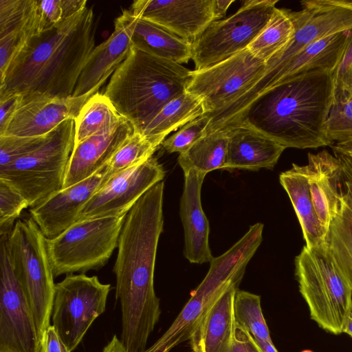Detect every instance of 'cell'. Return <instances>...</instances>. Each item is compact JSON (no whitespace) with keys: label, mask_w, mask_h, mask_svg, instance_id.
<instances>
[{"label":"cell","mask_w":352,"mask_h":352,"mask_svg":"<svg viewBox=\"0 0 352 352\" xmlns=\"http://www.w3.org/2000/svg\"><path fill=\"white\" fill-rule=\"evenodd\" d=\"M162 181L126 214L113 267L116 299L122 311L121 342L126 352H143L160 316L154 289L157 245L163 231Z\"/></svg>","instance_id":"1"},{"label":"cell","mask_w":352,"mask_h":352,"mask_svg":"<svg viewBox=\"0 0 352 352\" xmlns=\"http://www.w3.org/2000/svg\"><path fill=\"white\" fill-rule=\"evenodd\" d=\"M333 72L318 69L276 83L219 129L246 126L285 148L331 146L324 125L333 102Z\"/></svg>","instance_id":"2"},{"label":"cell","mask_w":352,"mask_h":352,"mask_svg":"<svg viewBox=\"0 0 352 352\" xmlns=\"http://www.w3.org/2000/svg\"><path fill=\"white\" fill-rule=\"evenodd\" d=\"M95 47L91 8L34 36L0 79V95H73Z\"/></svg>","instance_id":"3"},{"label":"cell","mask_w":352,"mask_h":352,"mask_svg":"<svg viewBox=\"0 0 352 352\" xmlns=\"http://www.w3.org/2000/svg\"><path fill=\"white\" fill-rule=\"evenodd\" d=\"M192 70L131 47L103 94L118 113L142 133L170 101L186 91Z\"/></svg>","instance_id":"4"},{"label":"cell","mask_w":352,"mask_h":352,"mask_svg":"<svg viewBox=\"0 0 352 352\" xmlns=\"http://www.w3.org/2000/svg\"><path fill=\"white\" fill-rule=\"evenodd\" d=\"M295 268L311 318L329 333H343L352 309V291L327 244L305 245L295 258Z\"/></svg>","instance_id":"5"},{"label":"cell","mask_w":352,"mask_h":352,"mask_svg":"<svg viewBox=\"0 0 352 352\" xmlns=\"http://www.w3.org/2000/svg\"><path fill=\"white\" fill-rule=\"evenodd\" d=\"M74 120L50 132L36 150L0 170V179L16 190L34 207L63 188L74 147Z\"/></svg>","instance_id":"6"},{"label":"cell","mask_w":352,"mask_h":352,"mask_svg":"<svg viewBox=\"0 0 352 352\" xmlns=\"http://www.w3.org/2000/svg\"><path fill=\"white\" fill-rule=\"evenodd\" d=\"M126 215L78 220L56 236L45 238L54 276L102 267L118 248Z\"/></svg>","instance_id":"7"},{"label":"cell","mask_w":352,"mask_h":352,"mask_svg":"<svg viewBox=\"0 0 352 352\" xmlns=\"http://www.w3.org/2000/svg\"><path fill=\"white\" fill-rule=\"evenodd\" d=\"M14 267L34 318L39 342L51 325L55 283L45 237L30 218L19 219L8 236Z\"/></svg>","instance_id":"8"},{"label":"cell","mask_w":352,"mask_h":352,"mask_svg":"<svg viewBox=\"0 0 352 352\" xmlns=\"http://www.w3.org/2000/svg\"><path fill=\"white\" fill-rule=\"evenodd\" d=\"M278 1H245L235 14L210 23L192 45L195 69L208 67L247 49L270 21Z\"/></svg>","instance_id":"9"},{"label":"cell","mask_w":352,"mask_h":352,"mask_svg":"<svg viewBox=\"0 0 352 352\" xmlns=\"http://www.w3.org/2000/svg\"><path fill=\"white\" fill-rule=\"evenodd\" d=\"M110 290L111 285L84 273L68 274L55 285L52 325L70 352L105 311Z\"/></svg>","instance_id":"10"},{"label":"cell","mask_w":352,"mask_h":352,"mask_svg":"<svg viewBox=\"0 0 352 352\" xmlns=\"http://www.w3.org/2000/svg\"><path fill=\"white\" fill-rule=\"evenodd\" d=\"M265 71L266 62L245 49L208 67L192 70L186 91L200 98L206 114L213 115L246 93Z\"/></svg>","instance_id":"11"},{"label":"cell","mask_w":352,"mask_h":352,"mask_svg":"<svg viewBox=\"0 0 352 352\" xmlns=\"http://www.w3.org/2000/svg\"><path fill=\"white\" fill-rule=\"evenodd\" d=\"M8 236H0V352H39L34 318L14 267Z\"/></svg>","instance_id":"12"},{"label":"cell","mask_w":352,"mask_h":352,"mask_svg":"<svg viewBox=\"0 0 352 352\" xmlns=\"http://www.w3.org/2000/svg\"><path fill=\"white\" fill-rule=\"evenodd\" d=\"M209 270L167 331L143 352H170L190 340L199 321L220 294L239 279L236 264L226 256L214 257Z\"/></svg>","instance_id":"13"},{"label":"cell","mask_w":352,"mask_h":352,"mask_svg":"<svg viewBox=\"0 0 352 352\" xmlns=\"http://www.w3.org/2000/svg\"><path fill=\"white\" fill-rule=\"evenodd\" d=\"M164 176L163 166L153 156L121 171L109 179L92 196L78 220L126 215Z\"/></svg>","instance_id":"14"},{"label":"cell","mask_w":352,"mask_h":352,"mask_svg":"<svg viewBox=\"0 0 352 352\" xmlns=\"http://www.w3.org/2000/svg\"><path fill=\"white\" fill-rule=\"evenodd\" d=\"M107 164L88 178L54 192L30 209L44 236L60 234L78 219L85 205L109 179Z\"/></svg>","instance_id":"15"},{"label":"cell","mask_w":352,"mask_h":352,"mask_svg":"<svg viewBox=\"0 0 352 352\" xmlns=\"http://www.w3.org/2000/svg\"><path fill=\"white\" fill-rule=\"evenodd\" d=\"M98 91L96 89L82 96L63 98L41 94L23 95L21 104L3 135H47L64 121L75 120L84 104Z\"/></svg>","instance_id":"16"},{"label":"cell","mask_w":352,"mask_h":352,"mask_svg":"<svg viewBox=\"0 0 352 352\" xmlns=\"http://www.w3.org/2000/svg\"><path fill=\"white\" fill-rule=\"evenodd\" d=\"M130 10L191 45L214 21L213 0H137Z\"/></svg>","instance_id":"17"},{"label":"cell","mask_w":352,"mask_h":352,"mask_svg":"<svg viewBox=\"0 0 352 352\" xmlns=\"http://www.w3.org/2000/svg\"><path fill=\"white\" fill-rule=\"evenodd\" d=\"M133 15L124 10L114 22L109 37L95 47L77 81L73 96L99 89L127 57L132 47Z\"/></svg>","instance_id":"18"},{"label":"cell","mask_w":352,"mask_h":352,"mask_svg":"<svg viewBox=\"0 0 352 352\" xmlns=\"http://www.w3.org/2000/svg\"><path fill=\"white\" fill-rule=\"evenodd\" d=\"M184 175L179 215L184 232V255L192 263L210 262V227L201 206V190L206 174L190 169Z\"/></svg>","instance_id":"19"},{"label":"cell","mask_w":352,"mask_h":352,"mask_svg":"<svg viewBox=\"0 0 352 352\" xmlns=\"http://www.w3.org/2000/svg\"><path fill=\"white\" fill-rule=\"evenodd\" d=\"M305 167L315 212L328 232L344 195L341 164L336 156L322 150L316 154L309 153Z\"/></svg>","instance_id":"20"},{"label":"cell","mask_w":352,"mask_h":352,"mask_svg":"<svg viewBox=\"0 0 352 352\" xmlns=\"http://www.w3.org/2000/svg\"><path fill=\"white\" fill-rule=\"evenodd\" d=\"M133 133V126L124 118L113 129L94 135L75 144L67 167L63 188L88 178L105 166Z\"/></svg>","instance_id":"21"},{"label":"cell","mask_w":352,"mask_h":352,"mask_svg":"<svg viewBox=\"0 0 352 352\" xmlns=\"http://www.w3.org/2000/svg\"><path fill=\"white\" fill-rule=\"evenodd\" d=\"M240 282H232L201 317L190 338L192 352L229 351L236 329L234 300Z\"/></svg>","instance_id":"22"},{"label":"cell","mask_w":352,"mask_h":352,"mask_svg":"<svg viewBox=\"0 0 352 352\" xmlns=\"http://www.w3.org/2000/svg\"><path fill=\"white\" fill-rule=\"evenodd\" d=\"M228 136L225 169L273 168L285 148L260 132L243 126L226 127Z\"/></svg>","instance_id":"23"},{"label":"cell","mask_w":352,"mask_h":352,"mask_svg":"<svg viewBox=\"0 0 352 352\" xmlns=\"http://www.w3.org/2000/svg\"><path fill=\"white\" fill-rule=\"evenodd\" d=\"M279 180L292 204L305 245L312 248L324 245L327 232L315 212L305 166L293 164L290 169L280 174Z\"/></svg>","instance_id":"24"},{"label":"cell","mask_w":352,"mask_h":352,"mask_svg":"<svg viewBox=\"0 0 352 352\" xmlns=\"http://www.w3.org/2000/svg\"><path fill=\"white\" fill-rule=\"evenodd\" d=\"M131 43L143 52L178 64L187 63L192 59L190 43L162 26L135 15Z\"/></svg>","instance_id":"25"},{"label":"cell","mask_w":352,"mask_h":352,"mask_svg":"<svg viewBox=\"0 0 352 352\" xmlns=\"http://www.w3.org/2000/svg\"><path fill=\"white\" fill-rule=\"evenodd\" d=\"M204 114L206 111L202 100L186 91L167 103L142 134L160 146L171 132Z\"/></svg>","instance_id":"26"},{"label":"cell","mask_w":352,"mask_h":352,"mask_svg":"<svg viewBox=\"0 0 352 352\" xmlns=\"http://www.w3.org/2000/svg\"><path fill=\"white\" fill-rule=\"evenodd\" d=\"M228 144V136L225 129L206 133L179 154L178 163L184 173L194 169L207 174L217 169H225Z\"/></svg>","instance_id":"27"},{"label":"cell","mask_w":352,"mask_h":352,"mask_svg":"<svg viewBox=\"0 0 352 352\" xmlns=\"http://www.w3.org/2000/svg\"><path fill=\"white\" fill-rule=\"evenodd\" d=\"M103 94L91 96L74 120V145L100 133L109 131L124 119Z\"/></svg>","instance_id":"28"},{"label":"cell","mask_w":352,"mask_h":352,"mask_svg":"<svg viewBox=\"0 0 352 352\" xmlns=\"http://www.w3.org/2000/svg\"><path fill=\"white\" fill-rule=\"evenodd\" d=\"M326 244L352 291V207L344 195L329 228Z\"/></svg>","instance_id":"29"},{"label":"cell","mask_w":352,"mask_h":352,"mask_svg":"<svg viewBox=\"0 0 352 352\" xmlns=\"http://www.w3.org/2000/svg\"><path fill=\"white\" fill-rule=\"evenodd\" d=\"M294 32L291 10L276 8L264 29L247 49L256 57L267 62L286 47Z\"/></svg>","instance_id":"30"},{"label":"cell","mask_w":352,"mask_h":352,"mask_svg":"<svg viewBox=\"0 0 352 352\" xmlns=\"http://www.w3.org/2000/svg\"><path fill=\"white\" fill-rule=\"evenodd\" d=\"M234 314L236 324L247 331L254 340L272 342L258 295L238 289L234 300Z\"/></svg>","instance_id":"31"},{"label":"cell","mask_w":352,"mask_h":352,"mask_svg":"<svg viewBox=\"0 0 352 352\" xmlns=\"http://www.w3.org/2000/svg\"><path fill=\"white\" fill-rule=\"evenodd\" d=\"M43 23L38 0H0V37Z\"/></svg>","instance_id":"32"},{"label":"cell","mask_w":352,"mask_h":352,"mask_svg":"<svg viewBox=\"0 0 352 352\" xmlns=\"http://www.w3.org/2000/svg\"><path fill=\"white\" fill-rule=\"evenodd\" d=\"M160 146L151 138L133 132L107 162L109 179L124 170L146 161Z\"/></svg>","instance_id":"33"},{"label":"cell","mask_w":352,"mask_h":352,"mask_svg":"<svg viewBox=\"0 0 352 352\" xmlns=\"http://www.w3.org/2000/svg\"><path fill=\"white\" fill-rule=\"evenodd\" d=\"M324 132L332 144L352 135V89L334 90Z\"/></svg>","instance_id":"34"},{"label":"cell","mask_w":352,"mask_h":352,"mask_svg":"<svg viewBox=\"0 0 352 352\" xmlns=\"http://www.w3.org/2000/svg\"><path fill=\"white\" fill-rule=\"evenodd\" d=\"M28 201L13 187L0 179V236L9 234Z\"/></svg>","instance_id":"35"},{"label":"cell","mask_w":352,"mask_h":352,"mask_svg":"<svg viewBox=\"0 0 352 352\" xmlns=\"http://www.w3.org/2000/svg\"><path fill=\"white\" fill-rule=\"evenodd\" d=\"M210 122V116L204 114L186 124L176 133L166 138L160 146L168 153L181 154L206 133Z\"/></svg>","instance_id":"36"},{"label":"cell","mask_w":352,"mask_h":352,"mask_svg":"<svg viewBox=\"0 0 352 352\" xmlns=\"http://www.w3.org/2000/svg\"><path fill=\"white\" fill-rule=\"evenodd\" d=\"M47 135L41 136H0V170L38 148Z\"/></svg>","instance_id":"37"},{"label":"cell","mask_w":352,"mask_h":352,"mask_svg":"<svg viewBox=\"0 0 352 352\" xmlns=\"http://www.w3.org/2000/svg\"><path fill=\"white\" fill-rule=\"evenodd\" d=\"M43 32L82 11L86 0H42L38 1Z\"/></svg>","instance_id":"38"},{"label":"cell","mask_w":352,"mask_h":352,"mask_svg":"<svg viewBox=\"0 0 352 352\" xmlns=\"http://www.w3.org/2000/svg\"><path fill=\"white\" fill-rule=\"evenodd\" d=\"M334 90L352 89V30L340 63L333 72Z\"/></svg>","instance_id":"39"},{"label":"cell","mask_w":352,"mask_h":352,"mask_svg":"<svg viewBox=\"0 0 352 352\" xmlns=\"http://www.w3.org/2000/svg\"><path fill=\"white\" fill-rule=\"evenodd\" d=\"M23 99V96L16 93L0 95V135L5 133Z\"/></svg>","instance_id":"40"},{"label":"cell","mask_w":352,"mask_h":352,"mask_svg":"<svg viewBox=\"0 0 352 352\" xmlns=\"http://www.w3.org/2000/svg\"><path fill=\"white\" fill-rule=\"evenodd\" d=\"M228 352H262L254 338L245 329L236 324L232 346Z\"/></svg>","instance_id":"41"},{"label":"cell","mask_w":352,"mask_h":352,"mask_svg":"<svg viewBox=\"0 0 352 352\" xmlns=\"http://www.w3.org/2000/svg\"><path fill=\"white\" fill-rule=\"evenodd\" d=\"M334 154L342 166L344 199L352 207V153L335 152Z\"/></svg>","instance_id":"42"},{"label":"cell","mask_w":352,"mask_h":352,"mask_svg":"<svg viewBox=\"0 0 352 352\" xmlns=\"http://www.w3.org/2000/svg\"><path fill=\"white\" fill-rule=\"evenodd\" d=\"M39 352H70L52 325L45 331L42 338Z\"/></svg>","instance_id":"43"},{"label":"cell","mask_w":352,"mask_h":352,"mask_svg":"<svg viewBox=\"0 0 352 352\" xmlns=\"http://www.w3.org/2000/svg\"><path fill=\"white\" fill-rule=\"evenodd\" d=\"M234 0H213V19L214 21L221 20L224 17L227 10Z\"/></svg>","instance_id":"44"},{"label":"cell","mask_w":352,"mask_h":352,"mask_svg":"<svg viewBox=\"0 0 352 352\" xmlns=\"http://www.w3.org/2000/svg\"><path fill=\"white\" fill-rule=\"evenodd\" d=\"M331 147L333 153H352V135L342 141L335 142Z\"/></svg>","instance_id":"45"},{"label":"cell","mask_w":352,"mask_h":352,"mask_svg":"<svg viewBox=\"0 0 352 352\" xmlns=\"http://www.w3.org/2000/svg\"><path fill=\"white\" fill-rule=\"evenodd\" d=\"M102 352H126L122 342L114 335L111 341L104 347Z\"/></svg>","instance_id":"46"},{"label":"cell","mask_w":352,"mask_h":352,"mask_svg":"<svg viewBox=\"0 0 352 352\" xmlns=\"http://www.w3.org/2000/svg\"><path fill=\"white\" fill-rule=\"evenodd\" d=\"M255 341L261 349L262 352H278L274 346L273 342L256 340Z\"/></svg>","instance_id":"47"},{"label":"cell","mask_w":352,"mask_h":352,"mask_svg":"<svg viewBox=\"0 0 352 352\" xmlns=\"http://www.w3.org/2000/svg\"><path fill=\"white\" fill-rule=\"evenodd\" d=\"M343 333H345L352 338V309L349 312L343 328Z\"/></svg>","instance_id":"48"},{"label":"cell","mask_w":352,"mask_h":352,"mask_svg":"<svg viewBox=\"0 0 352 352\" xmlns=\"http://www.w3.org/2000/svg\"><path fill=\"white\" fill-rule=\"evenodd\" d=\"M329 1L334 5L341 6L352 9V0H329Z\"/></svg>","instance_id":"49"},{"label":"cell","mask_w":352,"mask_h":352,"mask_svg":"<svg viewBox=\"0 0 352 352\" xmlns=\"http://www.w3.org/2000/svg\"><path fill=\"white\" fill-rule=\"evenodd\" d=\"M302 352H312L311 351H308V350H306V351H303Z\"/></svg>","instance_id":"50"}]
</instances>
